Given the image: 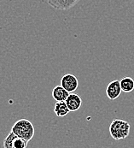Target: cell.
Instances as JSON below:
<instances>
[{
	"label": "cell",
	"instance_id": "obj_8",
	"mask_svg": "<svg viewBox=\"0 0 134 148\" xmlns=\"http://www.w3.org/2000/svg\"><path fill=\"white\" fill-rule=\"evenodd\" d=\"M68 95H69V92L66 91L61 85L56 86L52 90V98L56 102L66 101Z\"/></svg>",
	"mask_w": 134,
	"mask_h": 148
},
{
	"label": "cell",
	"instance_id": "obj_6",
	"mask_svg": "<svg viewBox=\"0 0 134 148\" xmlns=\"http://www.w3.org/2000/svg\"><path fill=\"white\" fill-rule=\"evenodd\" d=\"M121 92H122V90L120 87V82L118 80H114L111 82H110V84L108 85V86L106 88L107 97L110 100H114V99H118L120 97Z\"/></svg>",
	"mask_w": 134,
	"mask_h": 148
},
{
	"label": "cell",
	"instance_id": "obj_1",
	"mask_svg": "<svg viewBox=\"0 0 134 148\" xmlns=\"http://www.w3.org/2000/svg\"><path fill=\"white\" fill-rule=\"evenodd\" d=\"M131 126L127 121L121 119H114L110 125V134L115 140H124L128 137Z\"/></svg>",
	"mask_w": 134,
	"mask_h": 148
},
{
	"label": "cell",
	"instance_id": "obj_3",
	"mask_svg": "<svg viewBox=\"0 0 134 148\" xmlns=\"http://www.w3.org/2000/svg\"><path fill=\"white\" fill-rule=\"evenodd\" d=\"M28 141L19 137L12 131L5 137L3 140V148H27Z\"/></svg>",
	"mask_w": 134,
	"mask_h": 148
},
{
	"label": "cell",
	"instance_id": "obj_2",
	"mask_svg": "<svg viewBox=\"0 0 134 148\" xmlns=\"http://www.w3.org/2000/svg\"><path fill=\"white\" fill-rule=\"evenodd\" d=\"M11 131L27 141H30L34 135V127L27 119H20L14 123Z\"/></svg>",
	"mask_w": 134,
	"mask_h": 148
},
{
	"label": "cell",
	"instance_id": "obj_5",
	"mask_svg": "<svg viewBox=\"0 0 134 148\" xmlns=\"http://www.w3.org/2000/svg\"><path fill=\"white\" fill-rule=\"evenodd\" d=\"M80 0H47V3L52 8L58 10H67L75 6Z\"/></svg>",
	"mask_w": 134,
	"mask_h": 148
},
{
	"label": "cell",
	"instance_id": "obj_7",
	"mask_svg": "<svg viewBox=\"0 0 134 148\" xmlns=\"http://www.w3.org/2000/svg\"><path fill=\"white\" fill-rule=\"evenodd\" d=\"M65 102L70 111H76L80 110L82 106V99L80 96L75 93H69Z\"/></svg>",
	"mask_w": 134,
	"mask_h": 148
},
{
	"label": "cell",
	"instance_id": "obj_4",
	"mask_svg": "<svg viewBox=\"0 0 134 148\" xmlns=\"http://www.w3.org/2000/svg\"><path fill=\"white\" fill-rule=\"evenodd\" d=\"M61 86L69 93H72L78 88L79 81L74 75L66 74L61 79Z\"/></svg>",
	"mask_w": 134,
	"mask_h": 148
},
{
	"label": "cell",
	"instance_id": "obj_9",
	"mask_svg": "<svg viewBox=\"0 0 134 148\" xmlns=\"http://www.w3.org/2000/svg\"><path fill=\"white\" fill-rule=\"evenodd\" d=\"M54 112L58 117H63L66 116L67 114L70 112L68 107L65 101L62 102H56L54 106Z\"/></svg>",
	"mask_w": 134,
	"mask_h": 148
},
{
	"label": "cell",
	"instance_id": "obj_10",
	"mask_svg": "<svg viewBox=\"0 0 134 148\" xmlns=\"http://www.w3.org/2000/svg\"><path fill=\"white\" fill-rule=\"evenodd\" d=\"M122 92H131L134 90V80L131 77H125L120 81Z\"/></svg>",
	"mask_w": 134,
	"mask_h": 148
}]
</instances>
